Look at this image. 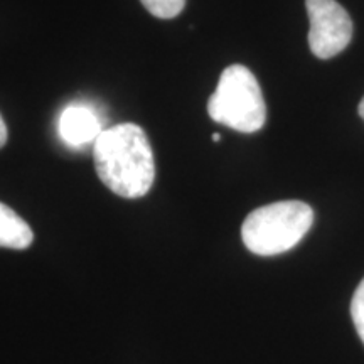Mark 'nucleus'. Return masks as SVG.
<instances>
[{
	"instance_id": "7",
	"label": "nucleus",
	"mask_w": 364,
	"mask_h": 364,
	"mask_svg": "<svg viewBox=\"0 0 364 364\" xmlns=\"http://www.w3.org/2000/svg\"><path fill=\"white\" fill-rule=\"evenodd\" d=\"M140 2L159 19H174L186 7V0H140Z\"/></svg>"
},
{
	"instance_id": "8",
	"label": "nucleus",
	"mask_w": 364,
	"mask_h": 364,
	"mask_svg": "<svg viewBox=\"0 0 364 364\" xmlns=\"http://www.w3.org/2000/svg\"><path fill=\"white\" fill-rule=\"evenodd\" d=\"M351 316L354 321V327H356L359 334V339H361L364 344V279L361 280V284L358 285L356 292L353 295Z\"/></svg>"
},
{
	"instance_id": "9",
	"label": "nucleus",
	"mask_w": 364,
	"mask_h": 364,
	"mask_svg": "<svg viewBox=\"0 0 364 364\" xmlns=\"http://www.w3.org/2000/svg\"><path fill=\"white\" fill-rule=\"evenodd\" d=\"M7 136H9L7 125H6V122H4L2 115H0V149H2L4 145H6V142H7Z\"/></svg>"
},
{
	"instance_id": "2",
	"label": "nucleus",
	"mask_w": 364,
	"mask_h": 364,
	"mask_svg": "<svg viewBox=\"0 0 364 364\" xmlns=\"http://www.w3.org/2000/svg\"><path fill=\"white\" fill-rule=\"evenodd\" d=\"M314 211L302 201H280L250 213L241 226L245 247L260 257L292 250L309 233Z\"/></svg>"
},
{
	"instance_id": "3",
	"label": "nucleus",
	"mask_w": 364,
	"mask_h": 364,
	"mask_svg": "<svg viewBox=\"0 0 364 364\" xmlns=\"http://www.w3.org/2000/svg\"><path fill=\"white\" fill-rule=\"evenodd\" d=\"M208 113L216 124L243 134H253L265 125V98L247 66L231 65L221 73L216 91L208 102Z\"/></svg>"
},
{
	"instance_id": "10",
	"label": "nucleus",
	"mask_w": 364,
	"mask_h": 364,
	"mask_svg": "<svg viewBox=\"0 0 364 364\" xmlns=\"http://www.w3.org/2000/svg\"><path fill=\"white\" fill-rule=\"evenodd\" d=\"M359 115H361V118L364 120V98L361 100V103H359Z\"/></svg>"
},
{
	"instance_id": "4",
	"label": "nucleus",
	"mask_w": 364,
	"mask_h": 364,
	"mask_svg": "<svg viewBox=\"0 0 364 364\" xmlns=\"http://www.w3.org/2000/svg\"><path fill=\"white\" fill-rule=\"evenodd\" d=\"M311 21L309 46L314 56L329 59L338 56L353 39V21L336 0H306Z\"/></svg>"
},
{
	"instance_id": "6",
	"label": "nucleus",
	"mask_w": 364,
	"mask_h": 364,
	"mask_svg": "<svg viewBox=\"0 0 364 364\" xmlns=\"http://www.w3.org/2000/svg\"><path fill=\"white\" fill-rule=\"evenodd\" d=\"M33 240L34 235L29 225L14 209L0 203V247L26 250Z\"/></svg>"
},
{
	"instance_id": "1",
	"label": "nucleus",
	"mask_w": 364,
	"mask_h": 364,
	"mask_svg": "<svg viewBox=\"0 0 364 364\" xmlns=\"http://www.w3.org/2000/svg\"><path fill=\"white\" fill-rule=\"evenodd\" d=\"M93 159L100 181L120 198H144L156 179L152 145L135 124L103 130L93 145Z\"/></svg>"
},
{
	"instance_id": "5",
	"label": "nucleus",
	"mask_w": 364,
	"mask_h": 364,
	"mask_svg": "<svg viewBox=\"0 0 364 364\" xmlns=\"http://www.w3.org/2000/svg\"><path fill=\"white\" fill-rule=\"evenodd\" d=\"M102 134V122L91 108L83 105H71L61 113L59 135L70 147L81 149L88 144L95 145Z\"/></svg>"
},
{
	"instance_id": "11",
	"label": "nucleus",
	"mask_w": 364,
	"mask_h": 364,
	"mask_svg": "<svg viewBox=\"0 0 364 364\" xmlns=\"http://www.w3.org/2000/svg\"><path fill=\"white\" fill-rule=\"evenodd\" d=\"M220 139H221V135H220V134H215V135H213V140H215V142H220Z\"/></svg>"
}]
</instances>
